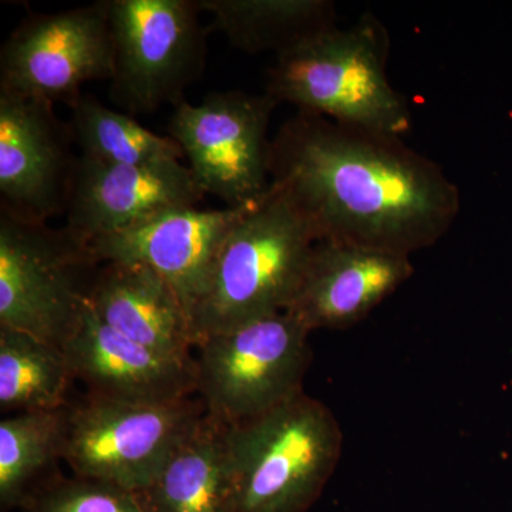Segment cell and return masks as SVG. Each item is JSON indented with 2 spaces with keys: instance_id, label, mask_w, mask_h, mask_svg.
Here are the masks:
<instances>
[{
  "instance_id": "cell-8",
  "label": "cell",
  "mask_w": 512,
  "mask_h": 512,
  "mask_svg": "<svg viewBox=\"0 0 512 512\" xmlns=\"http://www.w3.org/2000/svg\"><path fill=\"white\" fill-rule=\"evenodd\" d=\"M205 413L192 397L128 403L87 394L66 407L62 460L74 476L137 493Z\"/></svg>"
},
{
  "instance_id": "cell-14",
  "label": "cell",
  "mask_w": 512,
  "mask_h": 512,
  "mask_svg": "<svg viewBox=\"0 0 512 512\" xmlns=\"http://www.w3.org/2000/svg\"><path fill=\"white\" fill-rule=\"evenodd\" d=\"M414 272L407 255L342 242H316L285 312L311 332L349 329L406 284Z\"/></svg>"
},
{
  "instance_id": "cell-4",
  "label": "cell",
  "mask_w": 512,
  "mask_h": 512,
  "mask_svg": "<svg viewBox=\"0 0 512 512\" xmlns=\"http://www.w3.org/2000/svg\"><path fill=\"white\" fill-rule=\"evenodd\" d=\"M315 244L311 228L272 185L222 245L210 285L192 315L195 348L215 333L285 312Z\"/></svg>"
},
{
  "instance_id": "cell-22",
  "label": "cell",
  "mask_w": 512,
  "mask_h": 512,
  "mask_svg": "<svg viewBox=\"0 0 512 512\" xmlns=\"http://www.w3.org/2000/svg\"><path fill=\"white\" fill-rule=\"evenodd\" d=\"M22 512H144L133 491L60 471L40 485Z\"/></svg>"
},
{
  "instance_id": "cell-9",
  "label": "cell",
  "mask_w": 512,
  "mask_h": 512,
  "mask_svg": "<svg viewBox=\"0 0 512 512\" xmlns=\"http://www.w3.org/2000/svg\"><path fill=\"white\" fill-rule=\"evenodd\" d=\"M278 101L269 94L214 92L202 103L174 104L170 137L187 158L200 190L228 207L256 204L271 191L269 123Z\"/></svg>"
},
{
  "instance_id": "cell-6",
  "label": "cell",
  "mask_w": 512,
  "mask_h": 512,
  "mask_svg": "<svg viewBox=\"0 0 512 512\" xmlns=\"http://www.w3.org/2000/svg\"><path fill=\"white\" fill-rule=\"evenodd\" d=\"M311 330L279 312L202 340L197 393L207 413L228 426L255 419L303 390Z\"/></svg>"
},
{
  "instance_id": "cell-15",
  "label": "cell",
  "mask_w": 512,
  "mask_h": 512,
  "mask_svg": "<svg viewBox=\"0 0 512 512\" xmlns=\"http://www.w3.org/2000/svg\"><path fill=\"white\" fill-rule=\"evenodd\" d=\"M76 379L90 396L128 403H170L197 393L195 359L165 355L126 338L87 303L62 345Z\"/></svg>"
},
{
  "instance_id": "cell-3",
  "label": "cell",
  "mask_w": 512,
  "mask_h": 512,
  "mask_svg": "<svg viewBox=\"0 0 512 512\" xmlns=\"http://www.w3.org/2000/svg\"><path fill=\"white\" fill-rule=\"evenodd\" d=\"M227 441L237 512H306L338 467L343 433L332 410L302 390L228 426Z\"/></svg>"
},
{
  "instance_id": "cell-11",
  "label": "cell",
  "mask_w": 512,
  "mask_h": 512,
  "mask_svg": "<svg viewBox=\"0 0 512 512\" xmlns=\"http://www.w3.org/2000/svg\"><path fill=\"white\" fill-rule=\"evenodd\" d=\"M53 103L0 92V210L47 224L66 214L79 156Z\"/></svg>"
},
{
  "instance_id": "cell-13",
  "label": "cell",
  "mask_w": 512,
  "mask_h": 512,
  "mask_svg": "<svg viewBox=\"0 0 512 512\" xmlns=\"http://www.w3.org/2000/svg\"><path fill=\"white\" fill-rule=\"evenodd\" d=\"M204 197L181 161L123 165L79 156L64 227L93 242Z\"/></svg>"
},
{
  "instance_id": "cell-7",
  "label": "cell",
  "mask_w": 512,
  "mask_h": 512,
  "mask_svg": "<svg viewBox=\"0 0 512 512\" xmlns=\"http://www.w3.org/2000/svg\"><path fill=\"white\" fill-rule=\"evenodd\" d=\"M113 35L110 99L128 116L177 104L200 79L207 32L192 0H107Z\"/></svg>"
},
{
  "instance_id": "cell-5",
  "label": "cell",
  "mask_w": 512,
  "mask_h": 512,
  "mask_svg": "<svg viewBox=\"0 0 512 512\" xmlns=\"http://www.w3.org/2000/svg\"><path fill=\"white\" fill-rule=\"evenodd\" d=\"M101 262L69 228L0 210V328L62 348L89 303Z\"/></svg>"
},
{
  "instance_id": "cell-2",
  "label": "cell",
  "mask_w": 512,
  "mask_h": 512,
  "mask_svg": "<svg viewBox=\"0 0 512 512\" xmlns=\"http://www.w3.org/2000/svg\"><path fill=\"white\" fill-rule=\"evenodd\" d=\"M390 49L389 30L363 13L349 28L329 26L276 55L265 93L301 113L404 138L412 107L387 77Z\"/></svg>"
},
{
  "instance_id": "cell-20",
  "label": "cell",
  "mask_w": 512,
  "mask_h": 512,
  "mask_svg": "<svg viewBox=\"0 0 512 512\" xmlns=\"http://www.w3.org/2000/svg\"><path fill=\"white\" fill-rule=\"evenodd\" d=\"M66 407L23 412L0 421V508L22 510L62 460Z\"/></svg>"
},
{
  "instance_id": "cell-16",
  "label": "cell",
  "mask_w": 512,
  "mask_h": 512,
  "mask_svg": "<svg viewBox=\"0 0 512 512\" xmlns=\"http://www.w3.org/2000/svg\"><path fill=\"white\" fill-rule=\"evenodd\" d=\"M89 305L111 329L165 353L192 359L194 330L187 309L173 286L154 269L138 262L101 264Z\"/></svg>"
},
{
  "instance_id": "cell-10",
  "label": "cell",
  "mask_w": 512,
  "mask_h": 512,
  "mask_svg": "<svg viewBox=\"0 0 512 512\" xmlns=\"http://www.w3.org/2000/svg\"><path fill=\"white\" fill-rule=\"evenodd\" d=\"M113 60L107 0L29 15L0 52V92L69 104L84 83L110 80Z\"/></svg>"
},
{
  "instance_id": "cell-18",
  "label": "cell",
  "mask_w": 512,
  "mask_h": 512,
  "mask_svg": "<svg viewBox=\"0 0 512 512\" xmlns=\"http://www.w3.org/2000/svg\"><path fill=\"white\" fill-rule=\"evenodd\" d=\"M235 49L276 55L319 30L338 25L329 0H197Z\"/></svg>"
},
{
  "instance_id": "cell-1",
  "label": "cell",
  "mask_w": 512,
  "mask_h": 512,
  "mask_svg": "<svg viewBox=\"0 0 512 512\" xmlns=\"http://www.w3.org/2000/svg\"><path fill=\"white\" fill-rule=\"evenodd\" d=\"M269 174L316 242L412 256L446 237L461 211L457 185L404 138L301 111L272 137Z\"/></svg>"
},
{
  "instance_id": "cell-17",
  "label": "cell",
  "mask_w": 512,
  "mask_h": 512,
  "mask_svg": "<svg viewBox=\"0 0 512 512\" xmlns=\"http://www.w3.org/2000/svg\"><path fill=\"white\" fill-rule=\"evenodd\" d=\"M227 430L205 413L137 491L144 512H237Z\"/></svg>"
},
{
  "instance_id": "cell-12",
  "label": "cell",
  "mask_w": 512,
  "mask_h": 512,
  "mask_svg": "<svg viewBox=\"0 0 512 512\" xmlns=\"http://www.w3.org/2000/svg\"><path fill=\"white\" fill-rule=\"evenodd\" d=\"M256 204L225 210L171 208L136 227L96 239L90 247L101 264L121 261L150 266L173 286L192 322L225 239Z\"/></svg>"
},
{
  "instance_id": "cell-21",
  "label": "cell",
  "mask_w": 512,
  "mask_h": 512,
  "mask_svg": "<svg viewBox=\"0 0 512 512\" xmlns=\"http://www.w3.org/2000/svg\"><path fill=\"white\" fill-rule=\"evenodd\" d=\"M74 143L82 154L107 164L144 165L181 161L183 150L171 137L158 136L123 111L111 110L92 94L69 104Z\"/></svg>"
},
{
  "instance_id": "cell-19",
  "label": "cell",
  "mask_w": 512,
  "mask_h": 512,
  "mask_svg": "<svg viewBox=\"0 0 512 512\" xmlns=\"http://www.w3.org/2000/svg\"><path fill=\"white\" fill-rule=\"evenodd\" d=\"M62 348L20 332L0 328V409L3 413L50 412L69 406L74 382Z\"/></svg>"
}]
</instances>
